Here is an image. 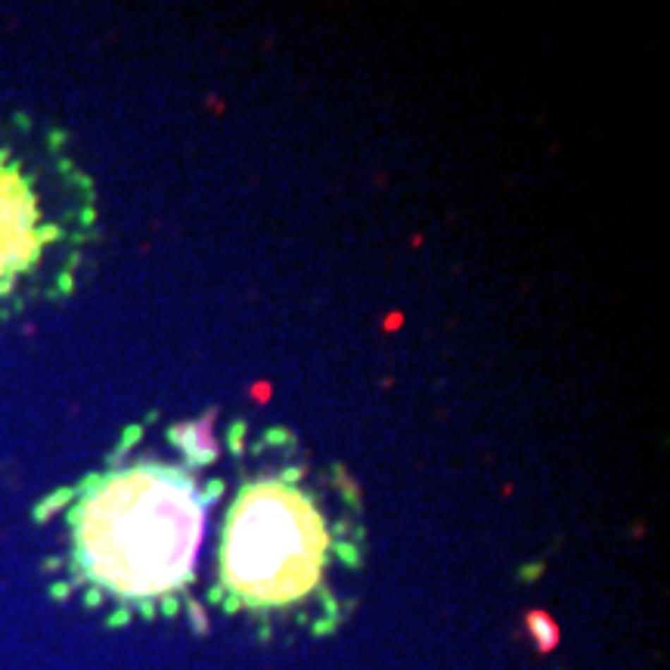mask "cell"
<instances>
[{
    "mask_svg": "<svg viewBox=\"0 0 670 670\" xmlns=\"http://www.w3.org/2000/svg\"><path fill=\"white\" fill-rule=\"evenodd\" d=\"M233 497L221 516L212 602L258 624L314 633L339 624L341 574L363 559V503L339 463H320L279 425H233Z\"/></svg>",
    "mask_w": 670,
    "mask_h": 670,
    "instance_id": "cell-1",
    "label": "cell"
},
{
    "mask_svg": "<svg viewBox=\"0 0 670 670\" xmlns=\"http://www.w3.org/2000/svg\"><path fill=\"white\" fill-rule=\"evenodd\" d=\"M128 434L103 469L62 497L68 580L84 602L121 618H168L196 583L212 512L227 497L214 472V416Z\"/></svg>",
    "mask_w": 670,
    "mask_h": 670,
    "instance_id": "cell-2",
    "label": "cell"
},
{
    "mask_svg": "<svg viewBox=\"0 0 670 670\" xmlns=\"http://www.w3.org/2000/svg\"><path fill=\"white\" fill-rule=\"evenodd\" d=\"M93 230V183L66 137L25 115L0 121V317L72 292Z\"/></svg>",
    "mask_w": 670,
    "mask_h": 670,
    "instance_id": "cell-3",
    "label": "cell"
}]
</instances>
